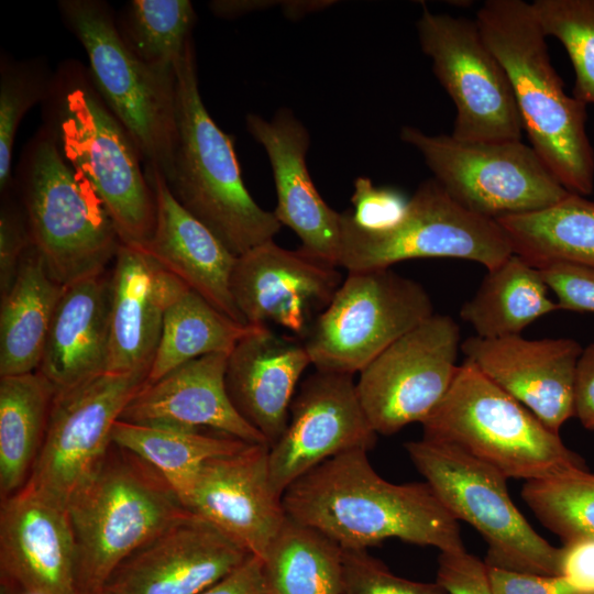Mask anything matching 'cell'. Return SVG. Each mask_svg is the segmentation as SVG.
<instances>
[{"label":"cell","instance_id":"6da1fadb","mask_svg":"<svg viewBox=\"0 0 594 594\" xmlns=\"http://www.w3.org/2000/svg\"><path fill=\"white\" fill-rule=\"evenodd\" d=\"M366 450L340 453L290 484L286 515L318 530L343 550L382 541L464 550L459 520L426 482L394 484L373 469Z\"/></svg>","mask_w":594,"mask_h":594},{"label":"cell","instance_id":"7a4b0ae2","mask_svg":"<svg viewBox=\"0 0 594 594\" xmlns=\"http://www.w3.org/2000/svg\"><path fill=\"white\" fill-rule=\"evenodd\" d=\"M475 21L506 72L530 146L569 193L591 195L594 151L586 105L565 92L530 3L486 0Z\"/></svg>","mask_w":594,"mask_h":594},{"label":"cell","instance_id":"3957f363","mask_svg":"<svg viewBox=\"0 0 594 594\" xmlns=\"http://www.w3.org/2000/svg\"><path fill=\"white\" fill-rule=\"evenodd\" d=\"M44 103L46 124L65 160L106 206L121 242L144 245L155 224V199L134 141L108 108L79 62H63Z\"/></svg>","mask_w":594,"mask_h":594},{"label":"cell","instance_id":"277c9868","mask_svg":"<svg viewBox=\"0 0 594 594\" xmlns=\"http://www.w3.org/2000/svg\"><path fill=\"white\" fill-rule=\"evenodd\" d=\"M175 73L177 140L166 183L177 201L238 257L273 240L282 224L249 193L232 138L202 102L193 40Z\"/></svg>","mask_w":594,"mask_h":594},{"label":"cell","instance_id":"5b68a950","mask_svg":"<svg viewBox=\"0 0 594 594\" xmlns=\"http://www.w3.org/2000/svg\"><path fill=\"white\" fill-rule=\"evenodd\" d=\"M66 510L75 540V594H101L125 558L191 514L157 470L114 443Z\"/></svg>","mask_w":594,"mask_h":594},{"label":"cell","instance_id":"8992f818","mask_svg":"<svg viewBox=\"0 0 594 594\" xmlns=\"http://www.w3.org/2000/svg\"><path fill=\"white\" fill-rule=\"evenodd\" d=\"M32 244L51 276L66 286L105 272L121 245L118 230L90 183L63 156L43 124L16 169Z\"/></svg>","mask_w":594,"mask_h":594},{"label":"cell","instance_id":"52a82bcc","mask_svg":"<svg viewBox=\"0 0 594 594\" xmlns=\"http://www.w3.org/2000/svg\"><path fill=\"white\" fill-rule=\"evenodd\" d=\"M421 425L424 439L457 446L507 479L528 482L587 470L558 432L465 360Z\"/></svg>","mask_w":594,"mask_h":594},{"label":"cell","instance_id":"ba28073f","mask_svg":"<svg viewBox=\"0 0 594 594\" xmlns=\"http://www.w3.org/2000/svg\"><path fill=\"white\" fill-rule=\"evenodd\" d=\"M58 7L88 56V70L101 98L134 141L143 162L168 178L177 140L176 73L152 67L136 56L108 3L62 0Z\"/></svg>","mask_w":594,"mask_h":594},{"label":"cell","instance_id":"9c48e42d","mask_svg":"<svg viewBox=\"0 0 594 594\" xmlns=\"http://www.w3.org/2000/svg\"><path fill=\"white\" fill-rule=\"evenodd\" d=\"M404 447L448 510L483 537L487 565L559 575L560 548L542 538L515 506L504 474L450 443L422 438Z\"/></svg>","mask_w":594,"mask_h":594},{"label":"cell","instance_id":"30bf717a","mask_svg":"<svg viewBox=\"0 0 594 594\" xmlns=\"http://www.w3.org/2000/svg\"><path fill=\"white\" fill-rule=\"evenodd\" d=\"M513 254L496 220L460 206L433 177L418 186L403 216L391 226L363 228L350 210L340 217L339 266L348 272L391 268L424 257L468 260L491 270Z\"/></svg>","mask_w":594,"mask_h":594},{"label":"cell","instance_id":"8fae6325","mask_svg":"<svg viewBox=\"0 0 594 594\" xmlns=\"http://www.w3.org/2000/svg\"><path fill=\"white\" fill-rule=\"evenodd\" d=\"M399 138L421 154L454 201L487 219L538 211L571 194L521 140H460L410 125L400 129Z\"/></svg>","mask_w":594,"mask_h":594},{"label":"cell","instance_id":"7c38bea8","mask_svg":"<svg viewBox=\"0 0 594 594\" xmlns=\"http://www.w3.org/2000/svg\"><path fill=\"white\" fill-rule=\"evenodd\" d=\"M433 314L429 294L409 277L349 272L302 343L316 370L353 375Z\"/></svg>","mask_w":594,"mask_h":594},{"label":"cell","instance_id":"4fadbf2b","mask_svg":"<svg viewBox=\"0 0 594 594\" xmlns=\"http://www.w3.org/2000/svg\"><path fill=\"white\" fill-rule=\"evenodd\" d=\"M147 371L105 372L54 395L44 441L26 484L67 509L112 446L114 424Z\"/></svg>","mask_w":594,"mask_h":594},{"label":"cell","instance_id":"5bb4252c","mask_svg":"<svg viewBox=\"0 0 594 594\" xmlns=\"http://www.w3.org/2000/svg\"><path fill=\"white\" fill-rule=\"evenodd\" d=\"M416 30L421 51L455 107L451 135L469 141H520L522 124L510 82L476 21L425 7Z\"/></svg>","mask_w":594,"mask_h":594},{"label":"cell","instance_id":"9a60e30c","mask_svg":"<svg viewBox=\"0 0 594 594\" xmlns=\"http://www.w3.org/2000/svg\"><path fill=\"white\" fill-rule=\"evenodd\" d=\"M461 344L458 322L433 314L360 372L358 397L377 435L421 424L436 409L455 378Z\"/></svg>","mask_w":594,"mask_h":594},{"label":"cell","instance_id":"2e32d148","mask_svg":"<svg viewBox=\"0 0 594 594\" xmlns=\"http://www.w3.org/2000/svg\"><path fill=\"white\" fill-rule=\"evenodd\" d=\"M377 433L358 397L353 375L316 370L302 382L280 439L268 450L272 487H287L322 462L346 451H370Z\"/></svg>","mask_w":594,"mask_h":594},{"label":"cell","instance_id":"e0dca14e","mask_svg":"<svg viewBox=\"0 0 594 594\" xmlns=\"http://www.w3.org/2000/svg\"><path fill=\"white\" fill-rule=\"evenodd\" d=\"M342 280L337 266L271 240L237 257L230 290L245 323L272 322L305 337Z\"/></svg>","mask_w":594,"mask_h":594},{"label":"cell","instance_id":"ac0fdd59","mask_svg":"<svg viewBox=\"0 0 594 594\" xmlns=\"http://www.w3.org/2000/svg\"><path fill=\"white\" fill-rule=\"evenodd\" d=\"M250 556L191 513L125 558L109 575L101 594H199Z\"/></svg>","mask_w":594,"mask_h":594},{"label":"cell","instance_id":"d6986e66","mask_svg":"<svg viewBox=\"0 0 594 594\" xmlns=\"http://www.w3.org/2000/svg\"><path fill=\"white\" fill-rule=\"evenodd\" d=\"M267 444L208 460L200 468L184 506L260 560L287 515L270 479Z\"/></svg>","mask_w":594,"mask_h":594},{"label":"cell","instance_id":"ffe728a7","mask_svg":"<svg viewBox=\"0 0 594 594\" xmlns=\"http://www.w3.org/2000/svg\"><path fill=\"white\" fill-rule=\"evenodd\" d=\"M582 350L571 338L473 336L461 344L465 361L558 433L574 416L575 372Z\"/></svg>","mask_w":594,"mask_h":594},{"label":"cell","instance_id":"44dd1931","mask_svg":"<svg viewBox=\"0 0 594 594\" xmlns=\"http://www.w3.org/2000/svg\"><path fill=\"white\" fill-rule=\"evenodd\" d=\"M75 540L65 508L25 484L0 505V580L20 594H75Z\"/></svg>","mask_w":594,"mask_h":594},{"label":"cell","instance_id":"7402d4cb","mask_svg":"<svg viewBox=\"0 0 594 594\" xmlns=\"http://www.w3.org/2000/svg\"><path fill=\"white\" fill-rule=\"evenodd\" d=\"M245 123L272 166L277 197L274 216L298 235L300 250L339 266L341 213L328 206L309 175L307 129L288 109L278 110L272 120L249 113Z\"/></svg>","mask_w":594,"mask_h":594},{"label":"cell","instance_id":"603a6c76","mask_svg":"<svg viewBox=\"0 0 594 594\" xmlns=\"http://www.w3.org/2000/svg\"><path fill=\"white\" fill-rule=\"evenodd\" d=\"M227 360L226 353L202 355L153 383H145L120 420L158 427H205L249 443L267 444L230 399L226 386Z\"/></svg>","mask_w":594,"mask_h":594},{"label":"cell","instance_id":"cb8c5ba5","mask_svg":"<svg viewBox=\"0 0 594 594\" xmlns=\"http://www.w3.org/2000/svg\"><path fill=\"white\" fill-rule=\"evenodd\" d=\"M113 261L107 372H148L165 311L188 286L140 245L121 243Z\"/></svg>","mask_w":594,"mask_h":594},{"label":"cell","instance_id":"d4e9b609","mask_svg":"<svg viewBox=\"0 0 594 594\" xmlns=\"http://www.w3.org/2000/svg\"><path fill=\"white\" fill-rule=\"evenodd\" d=\"M144 169L156 212L152 235L140 246L220 312L245 323L230 290L237 256L177 201L160 168L145 164Z\"/></svg>","mask_w":594,"mask_h":594},{"label":"cell","instance_id":"484cf974","mask_svg":"<svg viewBox=\"0 0 594 594\" xmlns=\"http://www.w3.org/2000/svg\"><path fill=\"white\" fill-rule=\"evenodd\" d=\"M311 364L296 337L257 326L228 354L226 386L239 414L274 446L285 432L296 385Z\"/></svg>","mask_w":594,"mask_h":594},{"label":"cell","instance_id":"4316f807","mask_svg":"<svg viewBox=\"0 0 594 594\" xmlns=\"http://www.w3.org/2000/svg\"><path fill=\"white\" fill-rule=\"evenodd\" d=\"M110 306L111 274L102 272L64 286L37 370L55 394L107 372Z\"/></svg>","mask_w":594,"mask_h":594},{"label":"cell","instance_id":"83f0119b","mask_svg":"<svg viewBox=\"0 0 594 594\" xmlns=\"http://www.w3.org/2000/svg\"><path fill=\"white\" fill-rule=\"evenodd\" d=\"M64 286L31 244L10 289L1 296L0 376L36 372Z\"/></svg>","mask_w":594,"mask_h":594},{"label":"cell","instance_id":"f1b7e54d","mask_svg":"<svg viewBox=\"0 0 594 594\" xmlns=\"http://www.w3.org/2000/svg\"><path fill=\"white\" fill-rule=\"evenodd\" d=\"M541 271L517 254L487 270L460 317L483 339L520 336L538 318L559 310Z\"/></svg>","mask_w":594,"mask_h":594},{"label":"cell","instance_id":"f546056e","mask_svg":"<svg viewBox=\"0 0 594 594\" xmlns=\"http://www.w3.org/2000/svg\"><path fill=\"white\" fill-rule=\"evenodd\" d=\"M55 389L38 372L0 376V496L21 490L41 451Z\"/></svg>","mask_w":594,"mask_h":594},{"label":"cell","instance_id":"4dcf8cb0","mask_svg":"<svg viewBox=\"0 0 594 594\" xmlns=\"http://www.w3.org/2000/svg\"><path fill=\"white\" fill-rule=\"evenodd\" d=\"M496 221L514 254L539 270L554 263L594 267V201L584 196L570 194L548 208Z\"/></svg>","mask_w":594,"mask_h":594},{"label":"cell","instance_id":"1f68e13d","mask_svg":"<svg viewBox=\"0 0 594 594\" xmlns=\"http://www.w3.org/2000/svg\"><path fill=\"white\" fill-rule=\"evenodd\" d=\"M261 562L266 594H343V549L288 516Z\"/></svg>","mask_w":594,"mask_h":594},{"label":"cell","instance_id":"d6a6232c","mask_svg":"<svg viewBox=\"0 0 594 594\" xmlns=\"http://www.w3.org/2000/svg\"><path fill=\"white\" fill-rule=\"evenodd\" d=\"M112 442L157 470L183 504L205 462L251 444L222 432L209 435L196 428L147 426L120 419L113 426Z\"/></svg>","mask_w":594,"mask_h":594},{"label":"cell","instance_id":"836d02e7","mask_svg":"<svg viewBox=\"0 0 594 594\" xmlns=\"http://www.w3.org/2000/svg\"><path fill=\"white\" fill-rule=\"evenodd\" d=\"M256 327L237 322L195 290L185 288L165 311L160 342L145 383H153L196 358L229 354Z\"/></svg>","mask_w":594,"mask_h":594},{"label":"cell","instance_id":"e575fe53","mask_svg":"<svg viewBox=\"0 0 594 594\" xmlns=\"http://www.w3.org/2000/svg\"><path fill=\"white\" fill-rule=\"evenodd\" d=\"M188 0H132L118 23L129 47L144 63L165 72H175L195 23Z\"/></svg>","mask_w":594,"mask_h":594},{"label":"cell","instance_id":"d590c367","mask_svg":"<svg viewBox=\"0 0 594 594\" xmlns=\"http://www.w3.org/2000/svg\"><path fill=\"white\" fill-rule=\"evenodd\" d=\"M521 497L538 520L563 542L594 538V474L588 470L528 481Z\"/></svg>","mask_w":594,"mask_h":594},{"label":"cell","instance_id":"8d00e7d4","mask_svg":"<svg viewBox=\"0 0 594 594\" xmlns=\"http://www.w3.org/2000/svg\"><path fill=\"white\" fill-rule=\"evenodd\" d=\"M530 7L544 36L556 37L570 57L573 97L594 105V0H535Z\"/></svg>","mask_w":594,"mask_h":594},{"label":"cell","instance_id":"74e56055","mask_svg":"<svg viewBox=\"0 0 594 594\" xmlns=\"http://www.w3.org/2000/svg\"><path fill=\"white\" fill-rule=\"evenodd\" d=\"M53 74L40 59L13 61L1 57L0 66V190L12 185V150L24 114L48 96Z\"/></svg>","mask_w":594,"mask_h":594},{"label":"cell","instance_id":"f35d334b","mask_svg":"<svg viewBox=\"0 0 594 594\" xmlns=\"http://www.w3.org/2000/svg\"><path fill=\"white\" fill-rule=\"evenodd\" d=\"M343 594H448L437 582H417L394 574L367 550H343Z\"/></svg>","mask_w":594,"mask_h":594},{"label":"cell","instance_id":"ab89813d","mask_svg":"<svg viewBox=\"0 0 594 594\" xmlns=\"http://www.w3.org/2000/svg\"><path fill=\"white\" fill-rule=\"evenodd\" d=\"M352 219L361 227L381 229L396 222L404 213L408 199L398 190L376 187L367 177L354 180L351 197Z\"/></svg>","mask_w":594,"mask_h":594},{"label":"cell","instance_id":"60d3db41","mask_svg":"<svg viewBox=\"0 0 594 594\" xmlns=\"http://www.w3.org/2000/svg\"><path fill=\"white\" fill-rule=\"evenodd\" d=\"M540 271L559 309L594 314V267L554 263Z\"/></svg>","mask_w":594,"mask_h":594},{"label":"cell","instance_id":"b9f144b4","mask_svg":"<svg viewBox=\"0 0 594 594\" xmlns=\"http://www.w3.org/2000/svg\"><path fill=\"white\" fill-rule=\"evenodd\" d=\"M436 582L448 594H495L487 564L465 549L440 552Z\"/></svg>","mask_w":594,"mask_h":594},{"label":"cell","instance_id":"7bdbcfd3","mask_svg":"<svg viewBox=\"0 0 594 594\" xmlns=\"http://www.w3.org/2000/svg\"><path fill=\"white\" fill-rule=\"evenodd\" d=\"M32 244L24 210L7 202L0 213V290L3 296L13 284L22 258Z\"/></svg>","mask_w":594,"mask_h":594},{"label":"cell","instance_id":"ee69618b","mask_svg":"<svg viewBox=\"0 0 594 594\" xmlns=\"http://www.w3.org/2000/svg\"><path fill=\"white\" fill-rule=\"evenodd\" d=\"M495 594H579L561 575H541L487 565Z\"/></svg>","mask_w":594,"mask_h":594},{"label":"cell","instance_id":"f6af8a7d","mask_svg":"<svg viewBox=\"0 0 594 594\" xmlns=\"http://www.w3.org/2000/svg\"><path fill=\"white\" fill-rule=\"evenodd\" d=\"M559 575L579 594H594V538H574L560 548Z\"/></svg>","mask_w":594,"mask_h":594},{"label":"cell","instance_id":"bcb514c9","mask_svg":"<svg viewBox=\"0 0 594 594\" xmlns=\"http://www.w3.org/2000/svg\"><path fill=\"white\" fill-rule=\"evenodd\" d=\"M574 416L594 431V341L582 350L575 372Z\"/></svg>","mask_w":594,"mask_h":594},{"label":"cell","instance_id":"7dc6e473","mask_svg":"<svg viewBox=\"0 0 594 594\" xmlns=\"http://www.w3.org/2000/svg\"><path fill=\"white\" fill-rule=\"evenodd\" d=\"M199 594H266L261 560L250 556L238 569Z\"/></svg>","mask_w":594,"mask_h":594},{"label":"cell","instance_id":"c3c4849f","mask_svg":"<svg viewBox=\"0 0 594 594\" xmlns=\"http://www.w3.org/2000/svg\"><path fill=\"white\" fill-rule=\"evenodd\" d=\"M282 4L283 1L272 0H216L209 7L216 15L231 19Z\"/></svg>","mask_w":594,"mask_h":594},{"label":"cell","instance_id":"681fc988","mask_svg":"<svg viewBox=\"0 0 594 594\" xmlns=\"http://www.w3.org/2000/svg\"><path fill=\"white\" fill-rule=\"evenodd\" d=\"M333 1L293 0L283 1L282 9L288 19L298 20L309 13L323 10L330 7Z\"/></svg>","mask_w":594,"mask_h":594},{"label":"cell","instance_id":"f907efd6","mask_svg":"<svg viewBox=\"0 0 594 594\" xmlns=\"http://www.w3.org/2000/svg\"><path fill=\"white\" fill-rule=\"evenodd\" d=\"M0 594H20V593L8 582L0 580Z\"/></svg>","mask_w":594,"mask_h":594},{"label":"cell","instance_id":"816d5d0a","mask_svg":"<svg viewBox=\"0 0 594 594\" xmlns=\"http://www.w3.org/2000/svg\"><path fill=\"white\" fill-rule=\"evenodd\" d=\"M21 594H25V593H21Z\"/></svg>","mask_w":594,"mask_h":594}]
</instances>
